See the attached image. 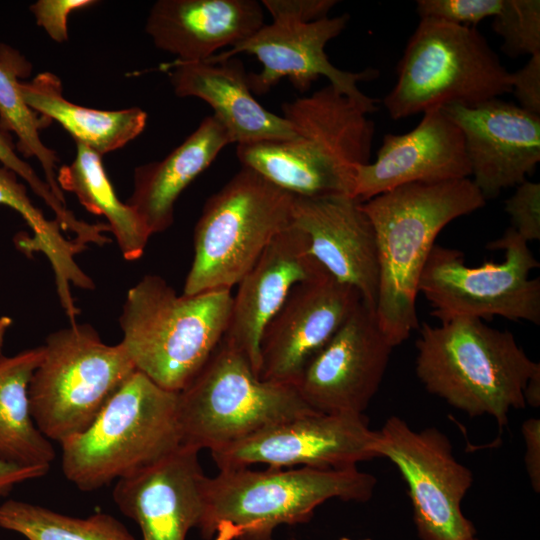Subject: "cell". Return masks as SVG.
Segmentation results:
<instances>
[{"instance_id": "6da1fadb", "label": "cell", "mask_w": 540, "mask_h": 540, "mask_svg": "<svg viewBox=\"0 0 540 540\" xmlns=\"http://www.w3.org/2000/svg\"><path fill=\"white\" fill-rule=\"evenodd\" d=\"M282 113L296 136L237 145L242 167L297 197L353 198L355 166L371 155L375 124L368 110L327 85L285 102Z\"/></svg>"}, {"instance_id": "7a4b0ae2", "label": "cell", "mask_w": 540, "mask_h": 540, "mask_svg": "<svg viewBox=\"0 0 540 540\" xmlns=\"http://www.w3.org/2000/svg\"><path fill=\"white\" fill-rule=\"evenodd\" d=\"M485 203L469 178L404 184L360 203L376 237L379 285L375 314L394 347L419 326V280L437 235L451 221Z\"/></svg>"}, {"instance_id": "3957f363", "label": "cell", "mask_w": 540, "mask_h": 540, "mask_svg": "<svg viewBox=\"0 0 540 540\" xmlns=\"http://www.w3.org/2000/svg\"><path fill=\"white\" fill-rule=\"evenodd\" d=\"M376 483L357 466L221 469L205 477L198 529L206 540H272L276 527L310 520L327 500H369Z\"/></svg>"}, {"instance_id": "277c9868", "label": "cell", "mask_w": 540, "mask_h": 540, "mask_svg": "<svg viewBox=\"0 0 540 540\" xmlns=\"http://www.w3.org/2000/svg\"><path fill=\"white\" fill-rule=\"evenodd\" d=\"M416 348V374L428 392L470 417L490 415L499 427L510 410L525 408V385L540 368L510 331L478 318L424 323Z\"/></svg>"}, {"instance_id": "5b68a950", "label": "cell", "mask_w": 540, "mask_h": 540, "mask_svg": "<svg viewBox=\"0 0 540 540\" xmlns=\"http://www.w3.org/2000/svg\"><path fill=\"white\" fill-rule=\"evenodd\" d=\"M232 302L229 289L178 295L160 276L146 275L127 292L120 343L137 371L180 392L222 341Z\"/></svg>"}, {"instance_id": "8992f818", "label": "cell", "mask_w": 540, "mask_h": 540, "mask_svg": "<svg viewBox=\"0 0 540 540\" xmlns=\"http://www.w3.org/2000/svg\"><path fill=\"white\" fill-rule=\"evenodd\" d=\"M178 393L136 370L86 430L60 444L66 479L82 491L97 490L178 449Z\"/></svg>"}, {"instance_id": "52a82bcc", "label": "cell", "mask_w": 540, "mask_h": 540, "mask_svg": "<svg viewBox=\"0 0 540 540\" xmlns=\"http://www.w3.org/2000/svg\"><path fill=\"white\" fill-rule=\"evenodd\" d=\"M511 92V73L475 28L421 18L383 103L392 119L451 104L473 106Z\"/></svg>"}, {"instance_id": "ba28073f", "label": "cell", "mask_w": 540, "mask_h": 540, "mask_svg": "<svg viewBox=\"0 0 540 540\" xmlns=\"http://www.w3.org/2000/svg\"><path fill=\"white\" fill-rule=\"evenodd\" d=\"M294 200L295 195L242 167L204 204L183 294L231 290L291 225Z\"/></svg>"}, {"instance_id": "9c48e42d", "label": "cell", "mask_w": 540, "mask_h": 540, "mask_svg": "<svg viewBox=\"0 0 540 540\" xmlns=\"http://www.w3.org/2000/svg\"><path fill=\"white\" fill-rule=\"evenodd\" d=\"M178 412L183 444L211 451L316 411L294 385L261 380L245 354L222 339L178 393Z\"/></svg>"}, {"instance_id": "30bf717a", "label": "cell", "mask_w": 540, "mask_h": 540, "mask_svg": "<svg viewBox=\"0 0 540 540\" xmlns=\"http://www.w3.org/2000/svg\"><path fill=\"white\" fill-rule=\"evenodd\" d=\"M29 384L33 420L61 444L86 430L136 371L121 343L108 345L87 324H70L46 338Z\"/></svg>"}, {"instance_id": "8fae6325", "label": "cell", "mask_w": 540, "mask_h": 540, "mask_svg": "<svg viewBox=\"0 0 540 540\" xmlns=\"http://www.w3.org/2000/svg\"><path fill=\"white\" fill-rule=\"evenodd\" d=\"M504 251L501 263L469 267L461 251L434 245L420 276L418 290L442 322L459 318L524 320L540 324V279L530 273L540 266L512 227L488 246Z\"/></svg>"}, {"instance_id": "7c38bea8", "label": "cell", "mask_w": 540, "mask_h": 540, "mask_svg": "<svg viewBox=\"0 0 540 540\" xmlns=\"http://www.w3.org/2000/svg\"><path fill=\"white\" fill-rule=\"evenodd\" d=\"M378 434V457L388 458L405 480L420 539L475 537L461 509L473 473L455 458L449 438L434 427L415 431L398 416L389 417Z\"/></svg>"}, {"instance_id": "4fadbf2b", "label": "cell", "mask_w": 540, "mask_h": 540, "mask_svg": "<svg viewBox=\"0 0 540 540\" xmlns=\"http://www.w3.org/2000/svg\"><path fill=\"white\" fill-rule=\"evenodd\" d=\"M379 434L364 415L311 413L211 450L218 468H346L378 457Z\"/></svg>"}, {"instance_id": "5bb4252c", "label": "cell", "mask_w": 540, "mask_h": 540, "mask_svg": "<svg viewBox=\"0 0 540 540\" xmlns=\"http://www.w3.org/2000/svg\"><path fill=\"white\" fill-rule=\"evenodd\" d=\"M348 20L349 15L344 14L306 23L272 21L248 39L218 52L206 62H220L239 53L252 54L262 65L261 71L247 74L253 94H266L283 78H288L297 90L305 92L323 76L338 92L372 113L377 110V99L363 94L357 83L377 77L378 71L371 68L361 72L340 70L330 62L325 52L326 44L345 29Z\"/></svg>"}, {"instance_id": "9a60e30c", "label": "cell", "mask_w": 540, "mask_h": 540, "mask_svg": "<svg viewBox=\"0 0 540 540\" xmlns=\"http://www.w3.org/2000/svg\"><path fill=\"white\" fill-rule=\"evenodd\" d=\"M393 348L375 311L360 301L295 387L316 412L362 415L379 389Z\"/></svg>"}, {"instance_id": "2e32d148", "label": "cell", "mask_w": 540, "mask_h": 540, "mask_svg": "<svg viewBox=\"0 0 540 540\" xmlns=\"http://www.w3.org/2000/svg\"><path fill=\"white\" fill-rule=\"evenodd\" d=\"M360 301L355 288L329 273L297 283L263 331L259 378L295 386Z\"/></svg>"}, {"instance_id": "e0dca14e", "label": "cell", "mask_w": 540, "mask_h": 540, "mask_svg": "<svg viewBox=\"0 0 540 540\" xmlns=\"http://www.w3.org/2000/svg\"><path fill=\"white\" fill-rule=\"evenodd\" d=\"M441 108L462 131L472 182L485 199L532 174L540 161V116L498 98Z\"/></svg>"}, {"instance_id": "ac0fdd59", "label": "cell", "mask_w": 540, "mask_h": 540, "mask_svg": "<svg viewBox=\"0 0 540 540\" xmlns=\"http://www.w3.org/2000/svg\"><path fill=\"white\" fill-rule=\"evenodd\" d=\"M199 449L181 445L171 454L116 481L112 496L137 523L142 540H186L203 514L205 475Z\"/></svg>"}, {"instance_id": "d6986e66", "label": "cell", "mask_w": 540, "mask_h": 540, "mask_svg": "<svg viewBox=\"0 0 540 540\" xmlns=\"http://www.w3.org/2000/svg\"><path fill=\"white\" fill-rule=\"evenodd\" d=\"M469 176L462 131L442 108H435L413 130L386 134L375 162L355 166L353 198L362 203L404 184Z\"/></svg>"}, {"instance_id": "ffe728a7", "label": "cell", "mask_w": 540, "mask_h": 540, "mask_svg": "<svg viewBox=\"0 0 540 540\" xmlns=\"http://www.w3.org/2000/svg\"><path fill=\"white\" fill-rule=\"evenodd\" d=\"M350 197L295 196L292 225L305 235L310 254L336 280L355 288L375 311L379 267L373 226Z\"/></svg>"}, {"instance_id": "44dd1931", "label": "cell", "mask_w": 540, "mask_h": 540, "mask_svg": "<svg viewBox=\"0 0 540 540\" xmlns=\"http://www.w3.org/2000/svg\"><path fill=\"white\" fill-rule=\"evenodd\" d=\"M325 273L328 272L310 254L305 235L291 222L238 283L223 339L245 354L257 376L260 341L266 325L297 283Z\"/></svg>"}, {"instance_id": "7402d4cb", "label": "cell", "mask_w": 540, "mask_h": 540, "mask_svg": "<svg viewBox=\"0 0 540 540\" xmlns=\"http://www.w3.org/2000/svg\"><path fill=\"white\" fill-rule=\"evenodd\" d=\"M264 22L256 0H159L145 31L154 45L180 62H204L225 47L243 42Z\"/></svg>"}, {"instance_id": "603a6c76", "label": "cell", "mask_w": 540, "mask_h": 540, "mask_svg": "<svg viewBox=\"0 0 540 540\" xmlns=\"http://www.w3.org/2000/svg\"><path fill=\"white\" fill-rule=\"evenodd\" d=\"M168 76L179 97H196L214 111L237 145L288 140L296 136L290 123L257 102L243 63L235 58L220 62H180L169 65Z\"/></svg>"}, {"instance_id": "cb8c5ba5", "label": "cell", "mask_w": 540, "mask_h": 540, "mask_svg": "<svg viewBox=\"0 0 540 540\" xmlns=\"http://www.w3.org/2000/svg\"><path fill=\"white\" fill-rule=\"evenodd\" d=\"M231 143L225 126L210 115L164 159L135 168L133 192L127 204L137 211L152 235L173 224L180 194Z\"/></svg>"}, {"instance_id": "d4e9b609", "label": "cell", "mask_w": 540, "mask_h": 540, "mask_svg": "<svg viewBox=\"0 0 540 540\" xmlns=\"http://www.w3.org/2000/svg\"><path fill=\"white\" fill-rule=\"evenodd\" d=\"M26 104L39 115L59 123L75 142L103 156L117 150L142 133L147 114L141 108L97 110L74 104L64 98L60 79L49 72L30 82L19 83Z\"/></svg>"}, {"instance_id": "484cf974", "label": "cell", "mask_w": 540, "mask_h": 540, "mask_svg": "<svg viewBox=\"0 0 540 540\" xmlns=\"http://www.w3.org/2000/svg\"><path fill=\"white\" fill-rule=\"evenodd\" d=\"M42 355L40 346L0 357V457L25 466L50 467L56 455L30 408L29 384Z\"/></svg>"}, {"instance_id": "4316f807", "label": "cell", "mask_w": 540, "mask_h": 540, "mask_svg": "<svg viewBox=\"0 0 540 540\" xmlns=\"http://www.w3.org/2000/svg\"><path fill=\"white\" fill-rule=\"evenodd\" d=\"M62 191L76 195L83 207L108 221L123 257L139 259L152 233L137 211L119 200L102 163V156L76 142L73 161L57 173Z\"/></svg>"}, {"instance_id": "83f0119b", "label": "cell", "mask_w": 540, "mask_h": 540, "mask_svg": "<svg viewBox=\"0 0 540 540\" xmlns=\"http://www.w3.org/2000/svg\"><path fill=\"white\" fill-rule=\"evenodd\" d=\"M31 72L29 62L15 49L0 44V126L17 136L16 148L24 157H35L40 163L45 182L55 197L65 203L57 182L58 157L42 142L39 131L51 121L32 110L22 98L20 77Z\"/></svg>"}, {"instance_id": "f1b7e54d", "label": "cell", "mask_w": 540, "mask_h": 540, "mask_svg": "<svg viewBox=\"0 0 540 540\" xmlns=\"http://www.w3.org/2000/svg\"><path fill=\"white\" fill-rule=\"evenodd\" d=\"M0 205L17 211L32 229L33 236L21 239L20 244L26 250L40 251L47 257L55 275L59 295L70 294L71 285L79 288L89 285L90 277L74 259L84 247L74 239H66L61 234L62 229L56 219L51 221L45 218L33 205L25 185L18 181V175L3 165H0Z\"/></svg>"}, {"instance_id": "f546056e", "label": "cell", "mask_w": 540, "mask_h": 540, "mask_svg": "<svg viewBox=\"0 0 540 540\" xmlns=\"http://www.w3.org/2000/svg\"><path fill=\"white\" fill-rule=\"evenodd\" d=\"M0 527L27 540H136L110 514L72 517L19 500H8L0 505Z\"/></svg>"}, {"instance_id": "4dcf8cb0", "label": "cell", "mask_w": 540, "mask_h": 540, "mask_svg": "<svg viewBox=\"0 0 540 540\" xmlns=\"http://www.w3.org/2000/svg\"><path fill=\"white\" fill-rule=\"evenodd\" d=\"M16 144L10 134L0 126V163L9 168L28 183L32 191L39 196L55 213L56 220L62 230H69L76 235L75 240L86 246L89 243L96 245L103 241L104 226L90 224L77 219L65 204L60 202L52 193L48 184L43 181L33 168L17 154Z\"/></svg>"}, {"instance_id": "1f68e13d", "label": "cell", "mask_w": 540, "mask_h": 540, "mask_svg": "<svg viewBox=\"0 0 540 540\" xmlns=\"http://www.w3.org/2000/svg\"><path fill=\"white\" fill-rule=\"evenodd\" d=\"M492 29L502 39L510 57L540 53V1L503 0Z\"/></svg>"}, {"instance_id": "d6a6232c", "label": "cell", "mask_w": 540, "mask_h": 540, "mask_svg": "<svg viewBox=\"0 0 540 540\" xmlns=\"http://www.w3.org/2000/svg\"><path fill=\"white\" fill-rule=\"evenodd\" d=\"M416 4L420 18L467 26L496 16L503 0H418Z\"/></svg>"}, {"instance_id": "836d02e7", "label": "cell", "mask_w": 540, "mask_h": 540, "mask_svg": "<svg viewBox=\"0 0 540 540\" xmlns=\"http://www.w3.org/2000/svg\"><path fill=\"white\" fill-rule=\"evenodd\" d=\"M512 228L527 242L540 239V184L525 180L505 201Z\"/></svg>"}, {"instance_id": "e575fe53", "label": "cell", "mask_w": 540, "mask_h": 540, "mask_svg": "<svg viewBox=\"0 0 540 540\" xmlns=\"http://www.w3.org/2000/svg\"><path fill=\"white\" fill-rule=\"evenodd\" d=\"M94 0H39L30 6L36 23L51 39L62 43L68 39V16L75 10L94 5Z\"/></svg>"}, {"instance_id": "d590c367", "label": "cell", "mask_w": 540, "mask_h": 540, "mask_svg": "<svg viewBox=\"0 0 540 540\" xmlns=\"http://www.w3.org/2000/svg\"><path fill=\"white\" fill-rule=\"evenodd\" d=\"M335 0H262L272 21L312 22L328 17Z\"/></svg>"}, {"instance_id": "8d00e7d4", "label": "cell", "mask_w": 540, "mask_h": 540, "mask_svg": "<svg viewBox=\"0 0 540 540\" xmlns=\"http://www.w3.org/2000/svg\"><path fill=\"white\" fill-rule=\"evenodd\" d=\"M511 92L521 108L540 116V53L531 55L521 69L511 73Z\"/></svg>"}, {"instance_id": "74e56055", "label": "cell", "mask_w": 540, "mask_h": 540, "mask_svg": "<svg viewBox=\"0 0 540 540\" xmlns=\"http://www.w3.org/2000/svg\"><path fill=\"white\" fill-rule=\"evenodd\" d=\"M525 442L524 463L529 481L535 492L540 491V420L530 418L521 426Z\"/></svg>"}, {"instance_id": "f35d334b", "label": "cell", "mask_w": 540, "mask_h": 540, "mask_svg": "<svg viewBox=\"0 0 540 540\" xmlns=\"http://www.w3.org/2000/svg\"><path fill=\"white\" fill-rule=\"evenodd\" d=\"M49 469L45 466L20 465L0 457V496L10 492L19 483L46 475Z\"/></svg>"}, {"instance_id": "ab89813d", "label": "cell", "mask_w": 540, "mask_h": 540, "mask_svg": "<svg viewBox=\"0 0 540 540\" xmlns=\"http://www.w3.org/2000/svg\"><path fill=\"white\" fill-rule=\"evenodd\" d=\"M523 396L526 405L528 404L534 408L540 406V368L535 370L529 377L523 391Z\"/></svg>"}, {"instance_id": "60d3db41", "label": "cell", "mask_w": 540, "mask_h": 540, "mask_svg": "<svg viewBox=\"0 0 540 540\" xmlns=\"http://www.w3.org/2000/svg\"><path fill=\"white\" fill-rule=\"evenodd\" d=\"M11 324H12L11 318H9L8 316H0V357H1L2 346L4 343V338Z\"/></svg>"}, {"instance_id": "b9f144b4", "label": "cell", "mask_w": 540, "mask_h": 540, "mask_svg": "<svg viewBox=\"0 0 540 540\" xmlns=\"http://www.w3.org/2000/svg\"><path fill=\"white\" fill-rule=\"evenodd\" d=\"M338 540H351V539H349V538H347V537H341V538L338 539ZM362 540H371V539H362Z\"/></svg>"}, {"instance_id": "7bdbcfd3", "label": "cell", "mask_w": 540, "mask_h": 540, "mask_svg": "<svg viewBox=\"0 0 540 540\" xmlns=\"http://www.w3.org/2000/svg\"><path fill=\"white\" fill-rule=\"evenodd\" d=\"M469 540H479V539H477V538L473 537V538H471V539H469Z\"/></svg>"}]
</instances>
